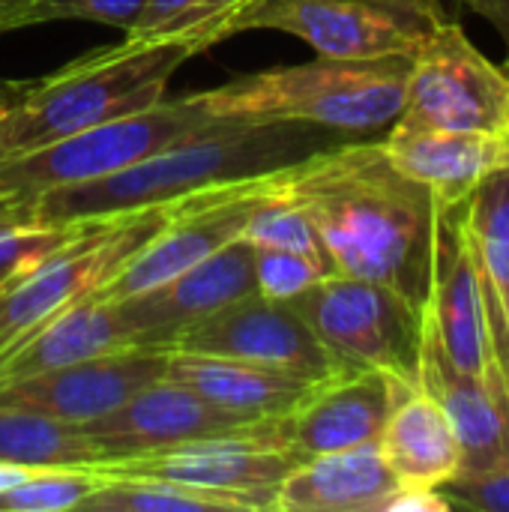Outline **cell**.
<instances>
[{
    "instance_id": "1",
    "label": "cell",
    "mask_w": 509,
    "mask_h": 512,
    "mask_svg": "<svg viewBox=\"0 0 509 512\" xmlns=\"http://www.w3.org/2000/svg\"><path fill=\"white\" fill-rule=\"evenodd\" d=\"M270 183L309 216L333 273L387 285L426 309L438 201L390 162L384 141L318 147L270 171Z\"/></svg>"
},
{
    "instance_id": "2",
    "label": "cell",
    "mask_w": 509,
    "mask_h": 512,
    "mask_svg": "<svg viewBox=\"0 0 509 512\" xmlns=\"http://www.w3.org/2000/svg\"><path fill=\"white\" fill-rule=\"evenodd\" d=\"M312 150H318V141L309 126L216 123L99 180L0 207V222L66 225L159 207L207 186L276 171Z\"/></svg>"
},
{
    "instance_id": "3",
    "label": "cell",
    "mask_w": 509,
    "mask_h": 512,
    "mask_svg": "<svg viewBox=\"0 0 509 512\" xmlns=\"http://www.w3.org/2000/svg\"><path fill=\"white\" fill-rule=\"evenodd\" d=\"M408 75L411 57H318L237 75L186 99L213 123H288L363 135L396 123Z\"/></svg>"
},
{
    "instance_id": "4",
    "label": "cell",
    "mask_w": 509,
    "mask_h": 512,
    "mask_svg": "<svg viewBox=\"0 0 509 512\" xmlns=\"http://www.w3.org/2000/svg\"><path fill=\"white\" fill-rule=\"evenodd\" d=\"M189 57L183 45L123 39L66 63L33 81L24 99L0 117V159L153 108Z\"/></svg>"
},
{
    "instance_id": "5",
    "label": "cell",
    "mask_w": 509,
    "mask_h": 512,
    "mask_svg": "<svg viewBox=\"0 0 509 512\" xmlns=\"http://www.w3.org/2000/svg\"><path fill=\"white\" fill-rule=\"evenodd\" d=\"M168 213L171 201L84 222L63 246L0 288V354L78 300L93 297L168 222Z\"/></svg>"
},
{
    "instance_id": "6",
    "label": "cell",
    "mask_w": 509,
    "mask_h": 512,
    "mask_svg": "<svg viewBox=\"0 0 509 512\" xmlns=\"http://www.w3.org/2000/svg\"><path fill=\"white\" fill-rule=\"evenodd\" d=\"M210 126L216 123L186 96L174 102L162 99L138 114L117 117L30 153L0 159V207L33 201L63 186L99 180Z\"/></svg>"
},
{
    "instance_id": "7",
    "label": "cell",
    "mask_w": 509,
    "mask_h": 512,
    "mask_svg": "<svg viewBox=\"0 0 509 512\" xmlns=\"http://www.w3.org/2000/svg\"><path fill=\"white\" fill-rule=\"evenodd\" d=\"M291 303L345 372L378 369L420 387L423 312L393 288L327 273Z\"/></svg>"
},
{
    "instance_id": "8",
    "label": "cell",
    "mask_w": 509,
    "mask_h": 512,
    "mask_svg": "<svg viewBox=\"0 0 509 512\" xmlns=\"http://www.w3.org/2000/svg\"><path fill=\"white\" fill-rule=\"evenodd\" d=\"M450 21L441 0H255L243 30H279L318 57H414Z\"/></svg>"
},
{
    "instance_id": "9",
    "label": "cell",
    "mask_w": 509,
    "mask_h": 512,
    "mask_svg": "<svg viewBox=\"0 0 509 512\" xmlns=\"http://www.w3.org/2000/svg\"><path fill=\"white\" fill-rule=\"evenodd\" d=\"M396 129L509 132V78L450 18L414 57Z\"/></svg>"
},
{
    "instance_id": "10",
    "label": "cell",
    "mask_w": 509,
    "mask_h": 512,
    "mask_svg": "<svg viewBox=\"0 0 509 512\" xmlns=\"http://www.w3.org/2000/svg\"><path fill=\"white\" fill-rule=\"evenodd\" d=\"M264 198H270V171L249 180L207 186L171 201L168 222L93 297L123 300L210 258L243 234V225Z\"/></svg>"
},
{
    "instance_id": "11",
    "label": "cell",
    "mask_w": 509,
    "mask_h": 512,
    "mask_svg": "<svg viewBox=\"0 0 509 512\" xmlns=\"http://www.w3.org/2000/svg\"><path fill=\"white\" fill-rule=\"evenodd\" d=\"M297 462L300 456L288 444L285 417H270L246 429L204 438L165 453L102 462L93 471L108 477L180 480L216 492L252 495V498H264L273 510L276 486L288 477V471Z\"/></svg>"
},
{
    "instance_id": "12",
    "label": "cell",
    "mask_w": 509,
    "mask_h": 512,
    "mask_svg": "<svg viewBox=\"0 0 509 512\" xmlns=\"http://www.w3.org/2000/svg\"><path fill=\"white\" fill-rule=\"evenodd\" d=\"M165 351L213 354L288 372L309 384L345 372L291 300H267L249 294L219 312L183 327Z\"/></svg>"
},
{
    "instance_id": "13",
    "label": "cell",
    "mask_w": 509,
    "mask_h": 512,
    "mask_svg": "<svg viewBox=\"0 0 509 512\" xmlns=\"http://www.w3.org/2000/svg\"><path fill=\"white\" fill-rule=\"evenodd\" d=\"M252 423L258 420L228 414L186 384L162 375L129 396L120 408L81 423L78 429L105 456V462H114L165 453L204 438L246 429Z\"/></svg>"
},
{
    "instance_id": "14",
    "label": "cell",
    "mask_w": 509,
    "mask_h": 512,
    "mask_svg": "<svg viewBox=\"0 0 509 512\" xmlns=\"http://www.w3.org/2000/svg\"><path fill=\"white\" fill-rule=\"evenodd\" d=\"M165 369L168 351L135 345L0 384V408L30 411L69 426H81L120 408L141 387L162 378Z\"/></svg>"
},
{
    "instance_id": "15",
    "label": "cell",
    "mask_w": 509,
    "mask_h": 512,
    "mask_svg": "<svg viewBox=\"0 0 509 512\" xmlns=\"http://www.w3.org/2000/svg\"><path fill=\"white\" fill-rule=\"evenodd\" d=\"M249 294H258L255 249L243 237H237L210 258L171 276L168 282L108 303H114L135 345L165 351L174 333Z\"/></svg>"
},
{
    "instance_id": "16",
    "label": "cell",
    "mask_w": 509,
    "mask_h": 512,
    "mask_svg": "<svg viewBox=\"0 0 509 512\" xmlns=\"http://www.w3.org/2000/svg\"><path fill=\"white\" fill-rule=\"evenodd\" d=\"M468 201L435 207L432 231V264H429V291L423 318L438 333L447 357L471 375L486 381L489 354L483 330L480 285L471 258L468 228H465Z\"/></svg>"
},
{
    "instance_id": "17",
    "label": "cell",
    "mask_w": 509,
    "mask_h": 512,
    "mask_svg": "<svg viewBox=\"0 0 509 512\" xmlns=\"http://www.w3.org/2000/svg\"><path fill=\"white\" fill-rule=\"evenodd\" d=\"M405 384L378 369L339 372L318 381L285 417L288 444L303 459L378 444Z\"/></svg>"
},
{
    "instance_id": "18",
    "label": "cell",
    "mask_w": 509,
    "mask_h": 512,
    "mask_svg": "<svg viewBox=\"0 0 509 512\" xmlns=\"http://www.w3.org/2000/svg\"><path fill=\"white\" fill-rule=\"evenodd\" d=\"M420 387L447 411L462 462L456 477H480L509 468V423L480 375L462 372L444 351L438 333L423 318Z\"/></svg>"
},
{
    "instance_id": "19",
    "label": "cell",
    "mask_w": 509,
    "mask_h": 512,
    "mask_svg": "<svg viewBox=\"0 0 509 512\" xmlns=\"http://www.w3.org/2000/svg\"><path fill=\"white\" fill-rule=\"evenodd\" d=\"M384 150L402 174L423 183L441 204L468 201L480 183L509 168V132L393 126Z\"/></svg>"
},
{
    "instance_id": "20",
    "label": "cell",
    "mask_w": 509,
    "mask_h": 512,
    "mask_svg": "<svg viewBox=\"0 0 509 512\" xmlns=\"http://www.w3.org/2000/svg\"><path fill=\"white\" fill-rule=\"evenodd\" d=\"M399 480L378 444L297 462L276 486V512H381Z\"/></svg>"
},
{
    "instance_id": "21",
    "label": "cell",
    "mask_w": 509,
    "mask_h": 512,
    "mask_svg": "<svg viewBox=\"0 0 509 512\" xmlns=\"http://www.w3.org/2000/svg\"><path fill=\"white\" fill-rule=\"evenodd\" d=\"M165 375L186 384L216 408L237 414L243 420L288 417L303 402V396L315 387L279 369H267L234 357L189 354V351H168Z\"/></svg>"
},
{
    "instance_id": "22",
    "label": "cell",
    "mask_w": 509,
    "mask_h": 512,
    "mask_svg": "<svg viewBox=\"0 0 509 512\" xmlns=\"http://www.w3.org/2000/svg\"><path fill=\"white\" fill-rule=\"evenodd\" d=\"M135 348L114 303L84 297L0 354V384Z\"/></svg>"
},
{
    "instance_id": "23",
    "label": "cell",
    "mask_w": 509,
    "mask_h": 512,
    "mask_svg": "<svg viewBox=\"0 0 509 512\" xmlns=\"http://www.w3.org/2000/svg\"><path fill=\"white\" fill-rule=\"evenodd\" d=\"M378 447L402 486L441 489L459 474L462 450L456 429L423 387H405L399 393Z\"/></svg>"
},
{
    "instance_id": "24",
    "label": "cell",
    "mask_w": 509,
    "mask_h": 512,
    "mask_svg": "<svg viewBox=\"0 0 509 512\" xmlns=\"http://www.w3.org/2000/svg\"><path fill=\"white\" fill-rule=\"evenodd\" d=\"M87 512H267L270 504L252 495L216 492L159 477H108L84 498Z\"/></svg>"
},
{
    "instance_id": "25",
    "label": "cell",
    "mask_w": 509,
    "mask_h": 512,
    "mask_svg": "<svg viewBox=\"0 0 509 512\" xmlns=\"http://www.w3.org/2000/svg\"><path fill=\"white\" fill-rule=\"evenodd\" d=\"M252 3L255 0H147L126 39L183 45L195 57L234 36Z\"/></svg>"
},
{
    "instance_id": "26",
    "label": "cell",
    "mask_w": 509,
    "mask_h": 512,
    "mask_svg": "<svg viewBox=\"0 0 509 512\" xmlns=\"http://www.w3.org/2000/svg\"><path fill=\"white\" fill-rule=\"evenodd\" d=\"M0 462L24 468H96L105 456L78 426L0 408Z\"/></svg>"
},
{
    "instance_id": "27",
    "label": "cell",
    "mask_w": 509,
    "mask_h": 512,
    "mask_svg": "<svg viewBox=\"0 0 509 512\" xmlns=\"http://www.w3.org/2000/svg\"><path fill=\"white\" fill-rule=\"evenodd\" d=\"M240 237L252 249H285V252L306 255V258L318 261L321 267H327L333 273L330 255H327L315 225L309 222V216L297 204H291L288 198L276 195L273 183H270V198H264L252 210V216L243 225Z\"/></svg>"
},
{
    "instance_id": "28",
    "label": "cell",
    "mask_w": 509,
    "mask_h": 512,
    "mask_svg": "<svg viewBox=\"0 0 509 512\" xmlns=\"http://www.w3.org/2000/svg\"><path fill=\"white\" fill-rule=\"evenodd\" d=\"M102 474L93 468H39L9 489H0V512L78 510L96 492Z\"/></svg>"
},
{
    "instance_id": "29",
    "label": "cell",
    "mask_w": 509,
    "mask_h": 512,
    "mask_svg": "<svg viewBox=\"0 0 509 512\" xmlns=\"http://www.w3.org/2000/svg\"><path fill=\"white\" fill-rule=\"evenodd\" d=\"M84 222L66 225H21V222H0V288L12 279L27 273L36 261L51 255L63 246Z\"/></svg>"
},
{
    "instance_id": "30",
    "label": "cell",
    "mask_w": 509,
    "mask_h": 512,
    "mask_svg": "<svg viewBox=\"0 0 509 512\" xmlns=\"http://www.w3.org/2000/svg\"><path fill=\"white\" fill-rule=\"evenodd\" d=\"M144 3L147 0H30L15 18V30L45 21H99L129 33Z\"/></svg>"
},
{
    "instance_id": "31",
    "label": "cell",
    "mask_w": 509,
    "mask_h": 512,
    "mask_svg": "<svg viewBox=\"0 0 509 512\" xmlns=\"http://www.w3.org/2000/svg\"><path fill=\"white\" fill-rule=\"evenodd\" d=\"M327 273V267L306 255L285 249H255V285L267 300H294Z\"/></svg>"
},
{
    "instance_id": "32",
    "label": "cell",
    "mask_w": 509,
    "mask_h": 512,
    "mask_svg": "<svg viewBox=\"0 0 509 512\" xmlns=\"http://www.w3.org/2000/svg\"><path fill=\"white\" fill-rule=\"evenodd\" d=\"M453 510L509 512V468L480 474V477H453L441 486Z\"/></svg>"
},
{
    "instance_id": "33",
    "label": "cell",
    "mask_w": 509,
    "mask_h": 512,
    "mask_svg": "<svg viewBox=\"0 0 509 512\" xmlns=\"http://www.w3.org/2000/svg\"><path fill=\"white\" fill-rule=\"evenodd\" d=\"M453 504L441 489H417V486H399L384 504L381 512H450Z\"/></svg>"
},
{
    "instance_id": "34",
    "label": "cell",
    "mask_w": 509,
    "mask_h": 512,
    "mask_svg": "<svg viewBox=\"0 0 509 512\" xmlns=\"http://www.w3.org/2000/svg\"><path fill=\"white\" fill-rule=\"evenodd\" d=\"M465 9L477 12L480 18H486L507 42L509 48V0H459Z\"/></svg>"
},
{
    "instance_id": "35",
    "label": "cell",
    "mask_w": 509,
    "mask_h": 512,
    "mask_svg": "<svg viewBox=\"0 0 509 512\" xmlns=\"http://www.w3.org/2000/svg\"><path fill=\"white\" fill-rule=\"evenodd\" d=\"M30 84L33 81H12V78H3L0 75V117H6L24 99V93L30 90Z\"/></svg>"
},
{
    "instance_id": "36",
    "label": "cell",
    "mask_w": 509,
    "mask_h": 512,
    "mask_svg": "<svg viewBox=\"0 0 509 512\" xmlns=\"http://www.w3.org/2000/svg\"><path fill=\"white\" fill-rule=\"evenodd\" d=\"M27 3H30V0H0V33L15 30V18L21 15V9H24Z\"/></svg>"
},
{
    "instance_id": "37",
    "label": "cell",
    "mask_w": 509,
    "mask_h": 512,
    "mask_svg": "<svg viewBox=\"0 0 509 512\" xmlns=\"http://www.w3.org/2000/svg\"><path fill=\"white\" fill-rule=\"evenodd\" d=\"M39 468H24V465H9V462H0V489H9L15 486L18 480H24L27 474H33Z\"/></svg>"
},
{
    "instance_id": "38",
    "label": "cell",
    "mask_w": 509,
    "mask_h": 512,
    "mask_svg": "<svg viewBox=\"0 0 509 512\" xmlns=\"http://www.w3.org/2000/svg\"><path fill=\"white\" fill-rule=\"evenodd\" d=\"M501 69H504V75L509 78V48H507V60H504V66H501Z\"/></svg>"
}]
</instances>
